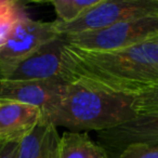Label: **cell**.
Segmentation results:
<instances>
[{
  "label": "cell",
  "mask_w": 158,
  "mask_h": 158,
  "mask_svg": "<svg viewBox=\"0 0 158 158\" xmlns=\"http://www.w3.org/2000/svg\"><path fill=\"white\" fill-rule=\"evenodd\" d=\"M132 110L135 115L158 112V84L133 98Z\"/></svg>",
  "instance_id": "14"
},
{
  "label": "cell",
  "mask_w": 158,
  "mask_h": 158,
  "mask_svg": "<svg viewBox=\"0 0 158 158\" xmlns=\"http://www.w3.org/2000/svg\"><path fill=\"white\" fill-rule=\"evenodd\" d=\"M41 121L38 107L16 101H0V141L20 143Z\"/></svg>",
  "instance_id": "9"
},
{
  "label": "cell",
  "mask_w": 158,
  "mask_h": 158,
  "mask_svg": "<svg viewBox=\"0 0 158 158\" xmlns=\"http://www.w3.org/2000/svg\"><path fill=\"white\" fill-rule=\"evenodd\" d=\"M64 38L57 36L16 64L3 79L12 81L65 79L63 63ZM66 80V79H65Z\"/></svg>",
  "instance_id": "6"
},
{
  "label": "cell",
  "mask_w": 158,
  "mask_h": 158,
  "mask_svg": "<svg viewBox=\"0 0 158 158\" xmlns=\"http://www.w3.org/2000/svg\"><path fill=\"white\" fill-rule=\"evenodd\" d=\"M132 102V97L112 94L78 82H69L44 121L72 132H100L133 118L135 114Z\"/></svg>",
  "instance_id": "2"
},
{
  "label": "cell",
  "mask_w": 158,
  "mask_h": 158,
  "mask_svg": "<svg viewBox=\"0 0 158 158\" xmlns=\"http://www.w3.org/2000/svg\"><path fill=\"white\" fill-rule=\"evenodd\" d=\"M69 81L65 79L12 81L0 80V101L9 100L38 107L44 120L59 103Z\"/></svg>",
  "instance_id": "7"
},
{
  "label": "cell",
  "mask_w": 158,
  "mask_h": 158,
  "mask_svg": "<svg viewBox=\"0 0 158 158\" xmlns=\"http://www.w3.org/2000/svg\"><path fill=\"white\" fill-rule=\"evenodd\" d=\"M62 37L69 46L85 50L106 51L136 46L158 38V14L132 19L99 31Z\"/></svg>",
  "instance_id": "3"
},
{
  "label": "cell",
  "mask_w": 158,
  "mask_h": 158,
  "mask_svg": "<svg viewBox=\"0 0 158 158\" xmlns=\"http://www.w3.org/2000/svg\"><path fill=\"white\" fill-rule=\"evenodd\" d=\"M118 158H158V143H136L127 146Z\"/></svg>",
  "instance_id": "15"
},
{
  "label": "cell",
  "mask_w": 158,
  "mask_h": 158,
  "mask_svg": "<svg viewBox=\"0 0 158 158\" xmlns=\"http://www.w3.org/2000/svg\"><path fill=\"white\" fill-rule=\"evenodd\" d=\"M26 14V8L21 1L0 0V46L8 37L14 24Z\"/></svg>",
  "instance_id": "13"
},
{
  "label": "cell",
  "mask_w": 158,
  "mask_h": 158,
  "mask_svg": "<svg viewBox=\"0 0 158 158\" xmlns=\"http://www.w3.org/2000/svg\"><path fill=\"white\" fill-rule=\"evenodd\" d=\"M97 138L110 158H118L121 152L131 144H157L158 112L135 115L117 127L97 132Z\"/></svg>",
  "instance_id": "8"
},
{
  "label": "cell",
  "mask_w": 158,
  "mask_h": 158,
  "mask_svg": "<svg viewBox=\"0 0 158 158\" xmlns=\"http://www.w3.org/2000/svg\"><path fill=\"white\" fill-rule=\"evenodd\" d=\"M60 158H110L107 152L86 132L66 131L60 136Z\"/></svg>",
  "instance_id": "11"
},
{
  "label": "cell",
  "mask_w": 158,
  "mask_h": 158,
  "mask_svg": "<svg viewBox=\"0 0 158 158\" xmlns=\"http://www.w3.org/2000/svg\"><path fill=\"white\" fill-rule=\"evenodd\" d=\"M57 36L60 35L53 22L33 20L28 14L21 18L0 46V79L5 78L16 64Z\"/></svg>",
  "instance_id": "5"
},
{
  "label": "cell",
  "mask_w": 158,
  "mask_h": 158,
  "mask_svg": "<svg viewBox=\"0 0 158 158\" xmlns=\"http://www.w3.org/2000/svg\"><path fill=\"white\" fill-rule=\"evenodd\" d=\"M18 149L19 143L0 141V158H16Z\"/></svg>",
  "instance_id": "16"
},
{
  "label": "cell",
  "mask_w": 158,
  "mask_h": 158,
  "mask_svg": "<svg viewBox=\"0 0 158 158\" xmlns=\"http://www.w3.org/2000/svg\"><path fill=\"white\" fill-rule=\"evenodd\" d=\"M63 63L67 81L134 98L158 84V38L106 51L85 50L65 42Z\"/></svg>",
  "instance_id": "1"
},
{
  "label": "cell",
  "mask_w": 158,
  "mask_h": 158,
  "mask_svg": "<svg viewBox=\"0 0 158 158\" xmlns=\"http://www.w3.org/2000/svg\"><path fill=\"white\" fill-rule=\"evenodd\" d=\"M100 1L101 0H53L50 3L56 14L55 21L63 24H69L78 20Z\"/></svg>",
  "instance_id": "12"
},
{
  "label": "cell",
  "mask_w": 158,
  "mask_h": 158,
  "mask_svg": "<svg viewBox=\"0 0 158 158\" xmlns=\"http://www.w3.org/2000/svg\"><path fill=\"white\" fill-rule=\"evenodd\" d=\"M60 135L56 127L41 121L19 143L16 158H60Z\"/></svg>",
  "instance_id": "10"
},
{
  "label": "cell",
  "mask_w": 158,
  "mask_h": 158,
  "mask_svg": "<svg viewBox=\"0 0 158 158\" xmlns=\"http://www.w3.org/2000/svg\"><path fill=\"white\" fill-rule=\"evenodd\" d=\"M158 14V0H101L77 21L63 24L54 21L60 36H70L110 27L121 22Z\"/></svg>",
  "instance_id": "4"
}]
</instances>
